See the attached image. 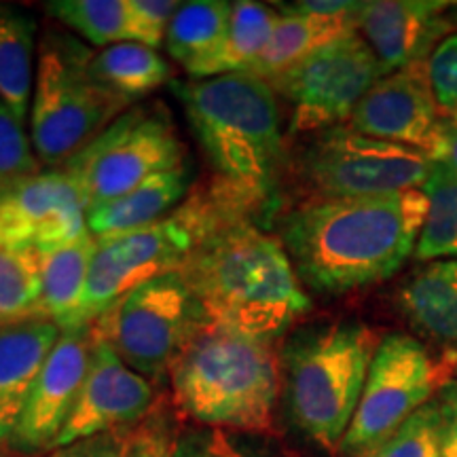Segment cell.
Here are the masks:
<instances>
[{
	"label": "cell",
	"mask_w": 457,
	"mask_h": 457,
	"mask_svg": "<svg viewBox=\"0 0 457 457\" xmlns=\"http://www.w3.org/2000/svg\"><path fill=\"white\" fill-rule=\"evenodd\" d=\"M428 197L421 188L386 197L310 199L284 216V244L303 288L345 295L392 278L415 253Z\"/></svg>",
	"instance_id": "obj_1"
},
{
	"label": "cell",
	"mask_w": 457,
	"mask_h": 457,
	"mask_svg": "<svg viewBox=\"0 0 457 457\" xmlns=\"http://www.w3.org/2000/svg\"><path fill=\"white\" fill-rule=\"evenodd\" d=\"M373 51L358 30L313 51L270 81L290 106V134H320L350 121L360 100L384 79Z\"/></svg>",
	"instance_id": "obj_12"
},
{
	"label": "cell",
	"mask_w": 457,
	"mask_h": 457,
	"mask_svg": "<svg viewBox=\"0 0 457 457\" xmlns=\"http://www.w3.org/2000/svg\"><path fill=\"white\" fill-rule=\"evenodd\" d=\"M41 168L26 125L17 121L9 106L0 100V193L37 174Z\"/></svg>",
	"instance_id": "obj_32"
},
{
	"label": "cell",
	"mask_w": 457,
	"mask_h": 457,
	"mask_svg": "<svg viewBox=\"0 0 457 457\" xmlns=\"http://www.w3.org/2000/svg\"><path fill=\"white\" fill-rule=\"evenodd\" d=\"M155 398V386L131 370L117 352L94 333L87 375L64 430L51 451L96 434L140 426L153 411Z\"/></svg>",
	"instance_id": "obj_14"
},
{
	"label": "cell",
	"mask_w": 457,
	"mask_h": 457,
	"mask_svg": "<svg viewBox=\"0 0 457 457\" xmlns=\"http://www.w3.org/2000/svg\"><path fill=\"white\" fill-rule=\"evenodd\" d=\"M94 250L96 237L85 231L72 242L41 253L43 313L62 330L81 328V307Z\"/></svg>",
	"instance_id": "obj_23"
},
{
	"label": "cell",
	"mask_w": 457,
	"mask_h": 457,
	"mask_svg": "<svg viewBox=\"0 0 457 457\" xmlns=\"http://www.w3.org/2000/svg\"><path fill=\"white\" fill-rule=\"evenodd\" d=\"M0 457H9V455H0Z\"/></svg>",
	"instance_id": "obj_41"
},
{
	"label": "cell",
	"mask_w": 457,
	"mask_h": 457,
	"mask_svg": "<svg viewBox=\"0 0 457 457\" xmlns=\"http://www.w3.org/2000/svg\"><path fill=\"white\" fill-rule=\"evenodd\" d=\"M87 197L62 168H41L0 193V245L38 254L68 244L87 228Z\"/></svg>",
	"instance_id": "obj_13"
},
{
	"label": "cell",
	"mask_w": 457,
	"mask_h": 457,
	"mask_svg": "<svg viewBox=\"0 0 457 457\" xmlns=\"http://www.w3.org/2000/svg\"><path fill=\"white\" fill-rule=\"evenodd\" d=\"M398 305L411 327L457 364V259L430 261L415 270L400 286Z\"/></svg>",
	"instance_id": "obj_20"
},
{
	"label": "cell",
	"mask_w": 457,
	"mask_h": 457,
	"mask_svg": "<svg viewBox=\"0 0 457 457\" xmlns=\"http://www.w3.org/2000/svg\"><path fill=\"white\" fill-rule=\"evenodd\" d=\"M273 339L205 322L171 362V398L202 428L270 434L282 390Z\"/></svg>",
	"instance_id": "obj_4"
},
{
	"label": "cell",
	"mask_w": 457,
	"mask_h": 457,
	"mask_svg": "<svg viewBox=\"0 0 457 457\" xmlns=\"http://www.w3.org/2000/svg\"><path fill=\"white\" fill-rule=\"evenodd\" d=\"M171 441L165 428L142 421L134 428L96 434L45 457H163Z\"/></svg>",
	"instance_id": "obj_30"
},
{
	"label": "cell",
	"mask_w": 457,
	"mask_h": 457,
	"mask_svg": "<svg viewBox=\"0 0 457 457\" xmlns=\"http://www.w3.org/2000/svg\"><path fill=\"white\" fill-rule=\"evenodd\" d=\"M426 74L438 108L453 112L457 108V32L434 47L426 60Z\"/></svg>",
	"instance_id": "obj_34"
},
{
	"label": "cell",
	"mask_w": 457,
	"mask_h": 457,
	"mask_svg": "<svg viewBox=\"0 0 457 457\" xmlns=\"http://www.w3.org/2000/svg\"><path fill=\"white\" fill-rule=\"evenodd\" d=\"M451 125H453V128H457V108L453 112H451V121H449Z\"/></svg>",
	"instance_id": "obj_39"
},
{
	"label": "cell",
	"mask_w": 457,
	"mask_h": 457,
	"mask_svg": "<svg viewBox=\"0 0 457 457\" xmlns=\"http://www.w3.org/2000/svg\"><path fill=\"white\" fill-rule=\"evenodd\" d=\"M279 20L273 4L237 0L233 3L225 41L220 49L199 68L193 79H210L228 72H250L256 64Z\"/></svg>",
	"instance_id": "obj_26"
},
{
	"label": "cell",
	"mask_w": 457,
	"mask_h": 457,
	"mask_svg": "<svg viewBox=\"0 0 457 457\" xmlns=\"http://www.w3.org/2000/svg\"><path fill=\"white\" fill-rule=\"evenodd\" d=\"M45 318L41 254L0 245V328Z\"/></svg>",
	"instance_id": "obj_29"
},
{
	"label": "cell",
	"mask_w": 457,
	"mask_h": 457,
	"mask_svg": "<svg viewBox=\"0 0 457 457\" xmlns=\"http://www.w3.org/2000/svg\"><path fill=\"white\" fill-rule=\"evenodd\" d=\"M171 453L174 457H273L242 432L202 426L180 432L171 441Z\"/></svg>",
	"instance_id": "obj_33"
},
{
	"label": "cell",
	"mask_w": 457,
	"mask_h": 457,
	"mask_svg": "<svg viewBox=\"0 0 457 457\" xmlns=\"http://www.w3.org/2000/svg\"><path fill=\"white\" fill-rule=\"evenodd\" d=\"M45 13L91 49L136 43L129 0H51Z\"/></svg>",
	"instance_id": "obj_27"
},
{
	"label": "cell",
	"mask_w": 457,
	"mask_h": 457,
	"mask_svg": "<svg viewBox=\"0 0 457 457\" xmlns=\"http://www.w3.org/2000/svg\"><path fill=\"white\" fill-rule=\"evenodd\" d=\"M430 157L434 162H443L457 174V128L451 123H443L436 145H434Z\"/></svg>",
	"instance_id": "obj_37"
},
{
	"label": "cell",
	"mask_w": 457,
	"mask_h": 457,
	"mask_svg": "<svg viewBox=\"0 0 457 457\" xmlns=\"http://www.w3.org/2000/svg\"><path fill=\"white\" fill-rule=\"evenodd\" d=\"M445 364L404 333L384 337L370 362L358 409L339 445L341 457H367L447 384Z\"/></svg>",
	"instance_id": "obj_11"
},
{
	"label": "cell",
	"mask_w": 457,
	"mask_h": 457,
	"mask_svg": "<svg viewBox=\"0 0 457 457\" xmlns=\"http://www.w3.org/2000/svg\"><path fill=\"white\" fill-rule=\"evenodd\" d=\"M441 417V457H457V381L449 379L436 394Z\"/></svg>",
	"instance_id": "obj_36"
},
{
	"label": "cell",
	"mask_w": 457,
	"mask_h": 457,
	"mask_svg": "<svg viewBox=\"0 0 457 457\" xmlns=\"http://www.w3.org/2000/svg\"><path fill=\"white\" fill-rule=\"evenodd\" d=\"M163 457H174V453H171V445L168 449H165V453H163Z\"/></svg>",
	"instance_id": "obj_40"
},
{
	"label": "cell",
	"mask_w": 457,
	"mask_h": 457,
	"mask_svg": "<svg viewBox=\"0 0 457 457\" xmlns=\"http://www.w3.org/2000/svg\"><path fill=\"white\" fill-rule=\"evenodd\" d=\"M182 163L185 146L168 108L162 102H140L62 168L79 182L91 208Z\"/></svg>",
	"instance_id": "obj_9"
},
{
	"label": "cell",
	"mask_w": 457,
	"mask_h": 457,
	"mask_svg": "<svg viewBox=\"0 0 457 457\" xmlns=\"http://www.w3.org/2000/svg\"><path fill=\"white\" fill-rule=\"evenodd\" d=\"M451 0H370L358 11L356 30L369 45L386 77L424 64L453 30Z\"/></svg>",
	"instance_id": "obj_17"
},
{
	"label": "cell",
	"mask_w": 457,
	"mask_h": 457,
	"mask_svg": "<svg viewBox=\"0 0 457 457\" xmlns=\"http://www.w3.org/2000/svg\"><path fill=\"white\" fill-rule=\"evenodd\" d=\"M438 111L424 62L379 79L345 125L358 134L430 155L443 128Z\"/></svg>",
	"instance_id": "obj_16"
},
{
	"label": "cell",
	"mask_w": 457,
	"mask_h": 457,
	"mask_svg": "<svg viewBox=\"0 0 457 457\" xmlns=\"http://www.w3.org/2000/svg\"><path fill=\"white\" fill-rule=\"evenodd\" d=\"M367 457H441V417L436 398L411 415Z\"/></svg>",
	"instance_id": "obj_31"
},
{
	"label": "cell",
	"mask_w": 457,
	"mask_h": 457,
	"mask_svg": "<svg viewBox=\"0 0 457 457\" xmlns=\"http://www.w3.org/2000/svg\"><path fill=\"white\" fill-rule=\"evenodd\" d=\"M38 21L32 11L0 4V100L28 125L37 77Z\"/></svg>",
	"instance_id": "obj_22"
},
{
	"label": "cell",
	"mask_w": 457,
	"mask_h": 457,
	"mask_svg": "<svg viewBox=\"0 0 457 457\" xmlns=\"http://www.w3.org/2000/svg\"><path fill=\"white\" fill-rule=\"evenodd\" d=\"M214 180L256 210L267 208L284 163L282 112L273 87L253 72L171 81Z\"/></svg>",
	"instance_id": "obj_3"
},
{
	"label": "cell",
	"mask_w": 457,
	"mask_h": 457,
	"mask_svg": "<svg viewBox=\"0 0 457 457\" xmlns=\"http://www.w3.org/2000/svg\"><path fill=\"white\" fill-rule=\"evenodd\" d=\"M279 11V20L270 43L253 66L254 77L262 81H273L279 74L290 71L299 62L310 57L324 45L337 41L343 34L356 30V13L347 15H318L301 13L288 9L286 4H273ZM362 7V4H360Z\"/></svg>",
	"instance_id": "obj_21"
},
{
	"label": "cell",
	"mask_w": 457,
	"mask_h": 457,
	"mask_svg": "<svg viewBox=\"0 0 457 457\" xmlns=\"http://www.w3.org/2000/svg\"><path fill=\"white\" fill-rule=\"evenodd\" d=\"M375 330L358 320L303 328L279 353L290 420L320 449L337 453L377 352Z\"/></svg>",
	"instance_id": "obj_5"
},
{
	"label": "cell",
	"mask_w": 457,
	"mask_h": 457,
	"mask_svg": "<svg viewBox=\"0 0 457 457\" xmlns=\"http://www.w3.org/2000/svg\"><path fill=\"white\" fill-rule=\"evenodd\" d=\"M421 191L428 197V212L415 259L421 262L457 259V174L443 162H434Z\"/></svg>",
	"instance_id": "obj_28"
},
{
	"label": "cell",
	"mask_w": 457,
	"mask_h": 457,
	"mask_svg": "<svg viewBox=\"0 0 457 457\" xmlns=\"http://www.w3.org/2000/svg\"><path fill=\"white\" fill-rule=\"evenodd\" d=\"M432 165L434 159L424 151L337 125L305 146L299 174L313 199L386 197L424 188Z\"/></svg>",
	"instance_id": "obj_10"
},
{
	"label": "cell",
	"mask_w": 457,
	"mask_h": 457,
	"mask_svg": "<svg viewBox=\"0 0 457 457\" xmlns=\"http://www.w3.org/2000/svg\"><path fill=\"white\" fill-rule=\"evenodd\" d=\"M91 345V324L62 330L7 443L13 453L24 457L51 453L81 392L89 369Z\"/></svg>",
	"instance_id": "obj_15"
},
{
	"label": "cell",
	"mask_w": 457,
	"mask_h": 457,
	"mask_svg": "<svg viewBox=\"0 0 457 457\" xmlns=\"http://www.w3.org/2000/svg\"><path fill=\"white\" fill-rule=\"evenodd\" d=\"M208 322L179 271L151 278L125 293L91 324L131 370L153 386L168 377L182 345Z\"/></svg>",
	"instance_id": "obj_8"
},
{
	"label": "cell",
	"mask_w": 457,
	"mask_h": 457,
	"mask_svg": "<svg viewBox=\"0 0 457 457\" xmlns=\"http://www.w3.org/2000/svg\"><path fill=\"white\" fill-rule=\"evenodd\" d=\"M256 212L254 205L212 179L208 185L193 188L174 212L155 225L96 239L81 327L94 324L138 284L179 271L188 254L216 228L237 219H254Z\"/></svg>",
	"instance_id": "obj_6"
},
{
	"label": "cell",
	"mask_w": 457,
	"mask_h": 457,
	"mask_svg": "<svg viewBox=\"0 0 457 457\" xmlns=\"http://www.w3.org/2000/svg\"><path fill=\"white\" fill-rule=\"evenodd\" d=\"M179 273L208 322L239 333L276 341L312 307L284 244L254 219L216 228Z\"/></svg>",
	"instance_id": "obj_2"
},
{
	"label": "cell",
	"mask_w": 457,
	"mask_h": 457,
	"mask_svg": "<svg viewBox=\"0 0 457 457\" xmlns=\"http://www.w3.org/2000/svg\"><path fill=\"white\" fill-rule=\"evenodd\" d=\"M233 3L227 0H193L182 3L165 32V51L171 60L195 77L199 68L220 49L231 21Z\"/></svg>",
	"instance_id": "obj_24"
},
{
	"label": "cell",
	"mask_w": 457,
	"mask_h": 457,
	"mask_svg": "<svg viewBox=\"0 0 457 457\" xmlns=\"http://www.w3.org/2000/svg\"><path fill=\"white\" fill-rule=\"evenodd\" d=\"M451 21H453V26L457 28V4L453 9H451Z\"/></svg>",
	"instance_id": "obj_38"
},
{
	"label": "cell",
	"mask_w": 457,
	"mask_h": 457,
	"mask_svg": "<svg viewBox=\"0 0 457 457\" xmlns=\"http://www.w3.org/2000/svg\"><path fill=\"white\" fill-rule=\"evenodd\" d=\"M62 328L47 318L0 328V447H7Z\"/></svg>",
	"instance_id": "obj_18"
},
{
	"label": "cell",
	"mask_w": 457,
	"mask_h": 457,
	"mask_svg": "<svg viewBox=\"0 0 457 457\" xmlns=\"http://www.w3.org/2000/svg\"><path fill=\"white\" fill-rule=\"evenodd\" d=\"M180 4L176 0H129L136 43L153 49L162 47L170 21L174 20Z\"/></svg>",
	"instance_id": "obj_35"
},
{
	"label": "cell",
	"mask_w": 457,
	"mask_h": 457,
	"mask_svg": "<svg viewBox=\"0 0 457 457\" xmlns=\"http://www.w3.org/2000/svg\"><path fill=\"white\" fill-rule=\"evenodd\" d=\"M96 49L51 24L38 37L28 134L38 163L60 168L129 106L94 71Z\"/></svg>",
	"instance_id": "obj_7"
},
{
	"label": "cell",
	"mask_w": 457,
	"mask_h": 457,
	"mask_svg": "<svg viewBox=\"0 0 457 457\" xmlns=\"http://www.w3.org/2000/svg\"><path fill=\"white\" fill-rule=\"evenodd\" d=\"M191 191L193 171L188 163L159 171L123 195L91 205L87 210V228L91 236L100 239L151 227L174 212Z\"/></svg>",
	"instance_id": "obj_19"
},
{
	"label": "cell",
	"mask_w": 457,
	"mask_h": 457,
	"mask_svg": "<svg viewBox=\"0 0 457 457\" xmlns=\"http://www.w3.org/2000/svg\"><path fill=\"white\" fill-rule=\"evenodd\" d=\"M94 71L108 89L129 108L163 87L174 77V68L159 49L140 43H119L96 51Z\"/></svg>",
	"instance_id": "obj_25"
}]
</instances>
